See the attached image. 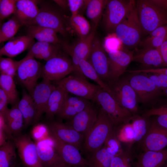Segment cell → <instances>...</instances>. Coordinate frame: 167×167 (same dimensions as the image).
Instances as JSON below:
<instances>
[{
	"label": "cell",
	"instance_id": "3957f363",
	"mask_svg": "<svg viewBox=\"0 0 167 167\" xmlns=\"http://www.w3.org/2000/svg\"><path fill=\"white\" fill-rule=\"evenodd\" d=\"M115 33L122 44L127 47H135L140 43L143 32L136 4L116 27Z\"/></svg>",
	"mask_w": 167,
	"mask_h": 167
},
{
	"label": "cell",
	"instance_id": "7c38bea8",
	"mask_svg": "<svg viewBox=\"0 0 167 167\" xmlns=\"http://www.w3.org/2000/svg\"><path fill=\"white\" fill-rule=\"evenodd\" d=\"M87 60L102 80L108 85L109 82V58L103 44L96 36L93 41Z\"/></svg>",
	"mask_w": 167,
	"mask_h": 167
},
{
	"label": "cell",
	"instance_id": "ee69618b",
	"mask_svg": "<svg viewBox=\"0 0 167 167\" xmlns=\"http://www.w3.org/2000/svg\"><path fill=\"white\" fill-rule=\"evenodd\" d=\"M134 134L131 123H127L123 125L118 133L117 138L118 140L125 143L133 142Z\"/></svg>",
	"mask_w": 167,
	"mask_h": 167
},
{
	"label": "cell",
	"instance_id": "ffe728a7",
	"mask_svg": "<svg viewBox=\"0 0 167 167\" xmlns=\"http://www.w3.org/2000/svg\"><path fill=\"white\" fill-rule=\"evenodd\" d=\"M37 152L43 167H52L63 162L55 149L50 136L35 141Z\"/></svg>",
	"mask_w": 167,
	"mask_h": 167
},
{
	"label": "cell",
	"instance_id": "f1b7e54d",
	"mask_svg": "<svg viewBox=\"0 0 167 167\" xmlns=\"http://www.w3.org/2000/svg\"><path fill=\"white\" fill-rule=\"evenodd\" d=\"M27 27V34L36 39L38 41L55 44H59L61 42L58 37L57 32L52 29L36 25Z\"/></svg>",
	"mask_w": 167,
	"mask_h": 167
},
{
	"label": "cell",
	"instance_id": "ac0fdd59",
	"mask_svg": "<svg viewBox=\"0 0 167 167\" xmlns=\"http://www.w3.org/2000/svg\"><path fill=\"white\" fill-rule=\"evenodd\" d=\"M98 113V110L91 103L66 124L83 135L85 138L96 122Z\"/></svg>",
	"mask_w": 167,
	"mask_h": 167
},
{
	"label": "cell",
	"instance_id": "d6a6232c",
	"mask_svg": "<svg viewBox=\"0 0 167 167\" xmlns=\"http://www.w3.org/2000/svg\"><path fill=\"white\" fill-rule=\"evenodd\" d=\"M114 156L109 153L103 145L85 158L89 167H110Z\"/></svg>",
	"mask_w": 167,
	"mask_h": 167
},
{
	"label": "cell",
	"instance_id": "816d5d0a",
	"mask_svg": "<svg viewBox=\"0 0 167 167\" xmlns=\"http://www.w3.org/2000/svg\"><path fill=\"white\" fill-rule=\"evenodd\" d=\"M163 114H167V106H162L147 110L144 113L143 116L148 118L152 116Z\"/></svg>",
	"mask_w": 167,
	"mask_h": 167
},
{
	"label": "cell",
	"instance_id": "cb8c5ba5",
	"mask_svg": "<svg viewBox=\"0 0 167 167\" xmlns=\"http://www.w3.org/2000/svg\"><path fill=\"white\" fill-rule=\"evenodd\" d=\"M167 161V148L160 151H146L140 154L135 167H161Z\"/></svg>",
	"mask_w": 167,
	"mask_h": 167
},
{
	"label": "cell",
	"instance_id": "d4e9b609",
	"mask_svg": "<svg viewBox=\"0 0 167 167\" xmlns=\"http://www.w3.org/2000/svg\"><path fill=\"white\" fill-rule=\"evenodd\" d=\"M132 61L146 66H166L159 49L143 48L134 54Z\"/></svg>",
	"mask_w": 167,
	"mask_h": 167
},
{
	"label": "cell",
	"instance_id": "4dcf8cb0",
	"mask_svg": "<svg viewBox=\"0 0 167 167\" xmlns=\"http://www.w3.org/2000/svg\"><path fill=\"white\" fill-rule=\"evenodd\" d=\"M108 2L105 0H88L86 6V14L92 22L91 28L96 29L103 15L104 9Z\"/></svg>",
	"mask_w": 167,
	"mask_h": 167
},
{
	"label": "cell",
	"instance_id": "83f0119b",
	"mask_svg": "<svg viewBox=\"0 0 167 167\" xmlns=\"http://www.w3.org/2000/svg\"><path fill=\"white\" fill-rule=\"evenodd\" d=\"M18 105L23 116L24 127L26 128L33 124L36 115L34 105L31 95L24 90L22 91V97Z\"/></svg>",
	"mask_w": 167,
	"mask_h": 167
},
{
	"label": "cell",
	"instance_id": "9f6ffc18",
	"mask_svg": "<svg viewBox=\"0 0 167 167\" xmlns=\"http://www.w3.org/2000/svg\"><path fill=\"white\" fill-rule=\"evenodd\" d=\"M54 1L63 9H66L68 6L67 0H54Z\"/></svg>",
	"mask_w": 167,
	"mask_h": 167
},
{
	"label": "cell",
	"instance_id": "52a82bcc",
	"mask_svg": "<svg viewBox=\"0 0 167 167\" xmlns=\"http://www.w3.org/2000/svg\"><path fill=\"white\" fill-rule=\"evenodd\" d=\"M55 82L58 86L67 93L93 101L99 86L89 82L87 79L74 75Z\"/></svg>",
	"mask_w": 167,
	"mask_h": 167
},
{
	"label": "cell",
	"instance_id": "8fae6325",
	"mask_svg": "<svg viewBox=\"0 0 167 167\" xmlns=\"http://www.w3.org/2000/svg\"><path fill=\"white\" fill-rule=\"evenodd\" d=\"M135 74L128 80L137 94L138 101L145 104L152 101L160 94L161 90L147 76Z\"/></svg>",
	"mask_w": 167,
	"mask_h": 167
},
{
	"label": "cell",
	"instance_id": "d590c367",
	"mask_svg": "<svg viewBox=\"0 0 167 167\" xmlns=\"http://www.w3.org/2000/svg\"><path fill=\"white\" fill-rule=\"evenodd\" d=\"M79 65L82 73L86 78L92 80L97 84V85L110 93L111 91L109 86L101 78L87 60H80Z\"/></svg>",
	"mask_w": 167,
	"mask_h": 167
},
{
	"label": "cell",
	"instance_id": "680465c9",
	"mask_svg": "<svg viewBox=\"0 0 167 167\" xmlns=\"http://www.w3.org/2000/svg\"><path fill=\"white\" fill-rule=\"evenodd\" d=\"M131 161L129 162V163L127 164L126 165H125L124 167H132V165L131 164ZM135 167V165H134Z\"/></svg>",
	"mask_w": 167,
	"mask_h": 167
},
{
	"label": "cell",
	"instance_id": "11a10c76",
	"mask_svg": "<svg viewBox=\"0 0 167 167\" xmlns=\"http://www.w3.org/2000/svg\"><path fill=\"white\" fill-rule=\"evenodd\" d=\"M151 1L167 11V0H151Z\"/></svg>",
	"mask_w": 167,
	"mask_h": 167
},
{
	"label": "cell",
	"instance_id": "74e56055",
	"mask_svg": "<svg viewBox=\"0 0 167 167\" xmlns=\"http://www.w3.org/2000/svg\"><path fill=\"white\" fill-rule=\"evenodd\" d=\"M20 26V23L14 16L3 23L0 29V42L9 40L14 37Z\"/></svg>",
	"mask_w": 167,
	"mask_h": 167
},
{
	"label": "cell",
	"instance_id": "6f0895ef",
	"mask_svg": "<svg viewBox=\"0 0 167 167\" xmlns=\"http://www.w3.org/2000/svg\"><path fill=\"white\" fill-rule=\"evenodd\" d=\"M52 167H71L67 165L63 162H62L54 165Z\"/></svg>",
	"mask_w": 167,
	"mask_h": 167
},
{
	"label": "cell",
	"instance_id": "30bf717a",
	"mask_svg": "<svg viewBox=\"0 0 167 167\" xmlns=\"http://www.w3.org/2000/svg\"><path fill=\"white\" fill-rule=\"evenodd\" d=\"M18 154L25 167H43L38 157L35 142L27 134L13 137Z\"/></svg>",
	"mask_w": 167,
	"mask_h": 167
},
{
	"label": "cell",
	"instance_id": "4316f807",
	"mask_svg": "<svg viewBox=\"0 0 167 167\" xmlns=\"http://www.w3.org/2000/svg\"><path fill=\"white\" fill-rule=\"evenodd\" d=\"M67 94L59 86L56 87L49 96L45 113L48 119L52 120L57 115L62 107Z\"/></svg>",
	"mask_w": 167,
	"mask_h": 167
},
{
	"label": "cell",
	"instance_id": "681fc988",
	"mask_svg": "<svg viewBox=\"0 0 167 167\" xmlns=\"http://www.w3.org/2000/svg\"><path fill=\"white\" fill-rule=\"evenodd\" d=\"M9 104L8 97L1 89L0 88V113L4 115L9 109L7 105Z\"/></svg>",
	"mask_w": 167,
	"mask_h": 167
},
{
	"label": "cell",
	"instance_id": "4fadbf2b",
	"mask_svg": "<svg viewBox=\"0 0 167 167\" xmlns=\"http://www.w3.org/2000/svg\"><path fill=\"white\" fill-rule=\"evenodd\" d=\"M48 127L50 133L59 140L81 150L85 138L83 135L60 121L51 122Z\"/></svg>",
	"mask_w": 167,
	"mask_h": 167
},
{
	"label": "cell",
	"instance_id": "9c48e42d",
	"mask_svg": "<svg viewBox=\"0 0 167 167\" xmlns=\"http://www.w3.org/2000/svg\"><path fill=\"white\" fill-rule=\"evenodd\" d=\"M71 59L60 54L47 61L41 69V76L50 81H57L73 71Z\"/></svg>",
	"mask_w": 167,
	"mask_h": 167
},
{
	"label": "cell",
	"instance_id": "f546056e",
	"mask_svg": "<svg viewBox=\"0 0 167 167\" xmlns=\"http://www.w3.org/2000/svg\"><path fill=\"white\" fill-rule=\"evenodd\" d=\"M16 147L12 140L8 139L0 148V167L17 166Z\"/></svg>",
	"mask_w": 167,
	"mask_h": 167
},
{
	"label": "cell",
	"instance_id": "f5cc1de1",
	"mask_svg": "<svg viewBox=\"0 0 167 167\" xmlns=\"http://www.w3.org/2000/svg\"><path fill=\"white\" fill-rule=\"evenodd\" d=\"M136 73H161L167 75V68H148L136 70Z\"/></svg>",
	"mask_w": 167,
	"mask_h": 167
},
{
	"label": "cell",
	"instance_id": "d6986e66",
	"mask_svg": "<svg viewBox=\"0 0 167 167\" xmlns=\"http://www.w3.org/2000/svg\"><path fill=\"white\" fill-rule=\"evenodd\" d=\"M141 143L143 151L163 150L167 147V131L161 129L152 122Z\"/></svg>",
	"mask_w": 167,
	"mask_h": 167
},
{
	"label": "cell",
	"instance_id": "5bb4252c",
	"mask_svg": "<svg viewBox=\"0 0 167 167\" xmlns=\"http://www.w3.org/2000/svg\"><path fill=\"white\" fill-rule=\"evenodd\" d=\"M49 136L55 149L64 163L71 167H89L87 160L82 156L78 148L61 141L50 133Z\"/></svg>",
	"mask_w": 167,
	"mask_h": 167
},
{
	"label": "cell",
	"instance_id": "ba28073f",
	"mask_svg": "<svg viewBox=\"0 0 167 167\" xmlns=\"http://www.w3.org/2000/svg\"><path fill=\"white\" fill-rule=\"evenodd\" d=\"M42 67L39 62L28 54L22 59L15 76L18 81L29 94L38 84L37 81L41 76Z\"/></svg>",
	"mask_w": 167,
	"mask_h": 167
},
{
	"label": "cell",
	"instance_id": "7a4b0ae2",
	"mask_svg": "<svg viewBox=\"0 0 167 167\" xmlns=\"http://www.w3.org/2000/svg\"><path fill=\"white\" fill-rule=\"evenodd\" d=\"M136 2L143 33H150L157 28L167 24L166 11L151 0H140Z\"/></svg>",
	"mask_w": 167,
	"mask_h": 167
},
{
	"label": "cell",
	"instance_id": "f6af8a7d",
	"mask_svg": "<svg viewBox=\"0 0 167 167\" xmlns=\"http://www.w3.org/2000/svg\"><path fill=\"white\" fill-rule=\"evenodd\" d=\"M103 146L111 155L115 156L119 154L120 147L114 131L107 139Z\"/></svg>",
	"mask_w": 167,
	"mask_h": 167
},
{
	"label": "cell",
	"instance_id": "277c9868",
	"mask_svg": "<svg viewBox=\"0 0 167 167\" xmlns=\"http://www.w3.org/2000/svg\"><path fill=\"white\" fill-rule=\"evenodd\" d=\"M94 101L101 106L114 126L128 123L133 117L132 113L122 107L110 93L99 86Z\"/></svg>",
	"mask_w": 167,
	"mask_h": 167
},
{
	"label": "cell",
	"instance_id": "836d02e7",
	"mask_svg": "<svg viewBox=\"0 0 167 167\" xmlns=\"http://www.w3.org/2000/svg\"><path fill=\"white\" fill-rule=\"evenodd\" d=\"M0 87L7 96L9 104L13 106L19 101L18 94L13 78L0 74Z\"/></svg>",
	"mask_w": 167,
	"mask_h": 167
},
{
	"label": "cell",
	"instance_id": "e575fe53",
	"mask_svg": "<svg viewBox=\"0 0 167 167\" xmlns=\"http://www.w3.org/2000/svg\"><path fill=\"white\" fill-rule=\"evenodd\" d=\"M69 23L70 28L79 39L86 37L91 31V27L89 22L80 14L71 17Z\"/></svg>",
	"mask_w": 167,
	"mask_h": 167
},
{
	"label": "cell",
	"instance_id": "7402d4cb",
	"mask_svg": "<svg viewBox=\"0 0 167 167\" xmlns=\"http://www.w3.org/2000/svg\"><path fill=\"white\" fill-rule=\"evenodd\" d=\"M34 38L27 34L14 37L0 49V55L13 57L29 49L34 43Z\"/></svg>",
	"mask_w": 167,
	"mask_h": 167
},
{
	"label": "cell",
	"instance_id": "b9f144b4",
	"mask_svg": "<svg viewBox=\"0 0 167 167\" xmlns=\"http://www.w3.org/2000/svg\"><path fill=\"white\" fill-rule=\"evenodd\" d=\"M17 0H0V20L14 14L16 9Z\"/></svg>",
	"mask_w": 167,
	"mask_h": 167
},
{
	"label": "cell",
	"instance_id": "5b68a950",
	"mask_svg": "<svg viewBox=\"0 0 167 167\" xmlns=\"http://www.w3.org/2000/svg\"><path fill=\"white\" fill-rule=\"evenodd\" d=\"M136 4L133 0H108L103 15L102 24L105 29L109 32L115 31Z\"/></svg>",
	"mask_w": 167,
	"mask_h": 167
},
{
	"label": "cell",
	"instance_id": "44dd1931",
	"mask_svg": "<svg viewBox=\"0 0 167 167\" xmlns=\"http://www.w3.org/2000/svg\"><path fill=\"white\" fill-rule=\"evenodd\" d=\"M38 2L36 0H17L14 16L21 26H27L36 16L40 11Z\"/></svg>",
	"mask_w": 167,
	"mask_h": 167
},
{
	"label": "cell",
	"instance_id": "f907efd6",
	"mask_svg": "<svg viewBox=\"0 0 167 167\" xmlns=\"http://www.w3.org/2000/svg\"><path fill=\"white\" fill-rule=\"evenodd\" d=\"M156 116V118L152 122L161 129L167 131V114Z\"/></svg>",
	"mask_w": 167,
	"mask_h": 167
},
{
	"label": "cell",
	"instance_id": "603a6c76",
	"mask_svg": "<svg viewBox=\"0 0 167 167\" xmlns=\"http://www.w3.org/2000/svg\"><path fill=\"white\" fill-rule=\"evenodd\" d=\"M96 29L91 28L88 35L85 38L79 39L76 43L70 45L66 42L62 43L64 50L69 55H73L79 59L87 60L89 56L93 41L95 36Z\"/></svg>",
	"mask_w": 167,
	"mask_h": 167
},
{
	"label": "cell",
	"instance_id": "ab89813d",
	"mask_svg": "<svg viewBox=\"0 0 167 167\" xmlns=\"http://www.w3.org/2000/svg\"><path fill=\"white\" fill-rule=\"evenodd\" d=\"M50 43L37 41L34 43L28 49V54L35 58H38L47 51L54 48L57 45Z\"/></svg>",
	"mask_w": 167,
	"mask_h": 167
},
{
	"label": "cell",
	"instance_id": "1f68e13d",
	"mask_svg": "<svg viewBox=\"0 0 167 167\" xmlns=\"http://www.w3.org/2000/svg\"><path fill=\"white\" fill-rule=\"evenodd\" d=\"M167 38V24H166L153 30L140 43L143 48L159 49Z\"/></svg>",
	"mask_w": 167,
	"mask_h": 167
},
{
	"label": "cell",
	"instance_id": "8992f818",
	"mask_svg": "<svg viewBox=\"0 0 167 167\" xmlns=\"http://www.w3.org/2000/svg\"><path fill=\"white\" fill-rule=\"evenodd\" d=\"M108 85L110 94L122 107L132 113L137 112L138 97L128 79L119 78L110 82Z\"/></svg>",
	"mask_w": 167,
	"mask_h": 167
},
{
	"label": "cell",
	"instance_id": "60d3db41",
	"mask_svg": "<svg viewBox=\"0 0 167 167\" xmlns=\"http://www.w3.org/2000/svg\"><path fill=\"white\" fill-rule=\"evenodd\" d=\"M90 103L88 99L76 96H71L67 93L64 104L74 107L78 113L84 109Z\"/></svg>",
	"mask_w": 167,
	"mask_h": 167
},
{
	"label": "cell",
	"instance_id": "6125c7cd",
	"mask_svg": "<svg viewBox=\"0 0 167 167\" xmlns=\"http://www.w3.org/2000/svg\"><path fill=\"white\" fill-rule=\"evenodd\" d=\"M21 167V166H16V167Z\"/></svg>",
	"mask_w": 167,
	"mask_h": 167
},
{
	"label": "cell",
	"instance_id": "94428289",
	"mask_svg": "<svg viewBox=\"0 0 167 167\" xmlns=\"http://www.w3.org/2000/svg\"><path fill=\"white\" fill-rule=\"evenodd\" d=\"M163 93L167 96V88L163 91Z\"/></svg>",
	"mask_w": 167,
	"mask_h": 167
},
{
	"label": "cell",
	"instance_id": "c3c4849f",
	"mask_svg": "<svg viewBox=\"0 0 167 167\" xmlns=\"http://www.w3.org/2000/svg\"><path fill=\"white\" fill-rule=\"evenodd\" d=\"M88 0H67L68 6L71 13V17H73L78 14H79V11L82 7L83 6H87Z\"/></svg>",
	"mask_w": 167,
	"mask_h": 167
},
{
	"label": "cell",
	"instance_id": "9a60e30c",
	"mask_svg": "<svg viewBox=\"0 0 167 167\" xmlns=\"http://www.w3.org/2000/svg\"><path fill=\"white\" fill-rule=\"evenodd\" d=\"M36 25L52 29L64 36L67 34V28L63 18L55 11L40 9L35 19L27 26Z\"/></svg>",
	"mask_w": 167,
	"mask_h": 167
},
{
	"label": "cell",
	"instance_id": "bcb514c9",
	"mask_svg": "<svg viewBox=\"0 0 167 167\" xmlns=\"http://www.w3.org/2000/svg\"><path fill=\"white\" fill-rule=\"evenodd\" d=\"M147 75L160 90L164 91L167 88V75L161 73H149Z\"/></svg>",
	"mask_w": 167,
	"mask_h": 167
},
{
	"label": "cell",
	"instance_id": "f35d334b",
	"mask_svg": "<svg viewBox=\"0 0 167 167\" xmlns=\"http://www.w3.org/2000/svg\"><path fill=\"white\" fill-rule=\"evenodd\" d=\"M22 59L15 61L10 58H0V74L11 76L14 78L16 76L18 68Z\"/></svg>",
	"mask_w": 167,
	"mask_h": 167
},
{
	"label": "cell",
	"instance_id": "8d00e7d4",
	"mask_svg": "<svg viewBox=\"0 0 167 167\" xmlns=\"http://www.w3.org/2000/svg\"><path fill=\"white\" fill-rule=\"evenodd\" d=\"M146 118L133 117L131 124L134 134L133 142H141L147 133L151 123H149Z\"/></svg>",
	"mask_w": 167,
	"mask_h": 167
},
{
	"label": "cell",
	"instance_id": "2e32d148",
	"mask_svg": "<svg viewBox=\"0 0 167 167\" xmlns=\"http://www.w3.org/2000/svg\"><path fill=\"white\" fill-rule=\"evenodd\" d=\"M107 54L109 62V83L118 79L126 71L127 66L132 62L134 53L132 51L122 49L111 51Z\"/></svg>",
	"mask_w": 167,
	"mask_h": 167
},
{
	"label": "cell",
	"instance_id": "6da1fadb",
	"mask_svg": "<svg viewBox=\"0 0 167 167\" xmlns=\"http://www.w3.org/2000/svg\"><path fill=\"white\" fill-rule=\"evenodd\" d=\"M114 126L108 115L101 108L96 122L85 137L81 151L87 156L100 148L114 132Z\"/></svg>",
	"mask_w": 167,
	"mask_h": 167
},
{
	"label": "cell",
	"instance_id": "7dc6e473",
	"mask_svg": "<svg viewBox=\"0 0 167 167\" xmlns=\"http://www.w3.org/2000/svg\"><path fill=\"white\" fill-rule=\"evenodd\" d=\"M32 134L35 141L43 139L49 136V131L48 126L44 124H38L32 130Z\"/></svg>",
	"mask_w": 167,
	"mask_h": 167
},
{
	"label": "cell",
	"instance_id": "91938a15",
	"mask_svg": "<svg viewBox=\"0 0 167 167\" xmlns=\"http://www.w3.org/2000/svg\"><path fill=\"white\" fill-rule=\"evenodd\" d=\"M161 167H167V161Z\"/></svg>",
	"mask_w": 167,
	"mask_h": 167
},
{
	"label": "cell",
	"instance_id": "db71d44e",
	"mask_svg": "<svg viewBox=\"0 0 167 167\" xmlns=\"http://www.w3.org/2000/svg\"><path fill=\"white\" fill-rule=\"evenodd\" d=\"M163 62L167 66V38L159 48Z\"/></svg>",
	"mask_w": 167,
	"mask_h": 167
},
{
	"label": "cell",
	"instance_id": "484cf974",
	"mask_svg": "<svg viewBox=\"0 0 167 167\" xmlns=\"http://www.w3.org/2000/svg\"><path fill=\"white\" fill-rule=\"evenodd\" d=\"M18 102L11 108L8 109L3 115L8 127L13 137L21 134L22 130L24 127V119L18 108Z\"/></svg>",
	"mask_w": 167,
	"mask_h": 167
},
{
	"label": "cell",
	"instance_id": "e0dca14e",
	"mask_svg": "<svg viewBox=\"0 0 167 167\" xmlns=\"http://www.w3.org/2000/svg\"><path fill=\"white\" fill-rule=\"evenodd\" d=\"M51 81L43 79L38 84L30 94L33 100L36 110V115L33 124H36L45 113L49 96L55 88Z\"/></svg>",
	"mask_w": 167,
	"mask_h": 167
},
{
	"label": "cell",
	"instance_id": "7bdbcfd3",
	"mask_svg": "<svg viewBox=\"0 0 167 167\" xmlns=\"http://www.w3.org/2000/svg\"><path fill=\"white\" fill-rule=\"evenodd\" d=\"M122 44V42L114 33L109 34L105 37L103 46L106 53H108L111 51L122 49L121 48Z\"/></svg>",
	"mask_w": 167,
	"mask_h": 167
}]
</instances>
